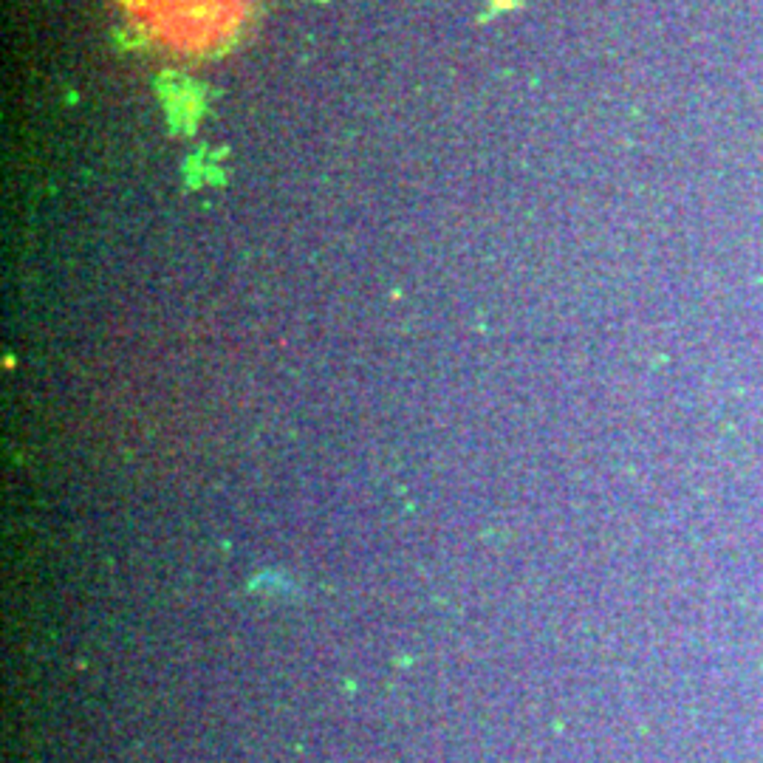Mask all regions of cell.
<instances>
[{
    "mask_svg": "<svg viewBox=\"0 0 763 763\" xmlns=\"http://www.w3.org/2000/svg\"><path fill=\"white\" fill-rule=\"evenodd\" d=\"M119 6L153 46L187 57L229 49L255 15V0H119Z\"/></svg>",
    "mask_w": 763,
    "mask_h": 763,
    "instance_id": "1",
    "label": "cell"
}]
</instances>
